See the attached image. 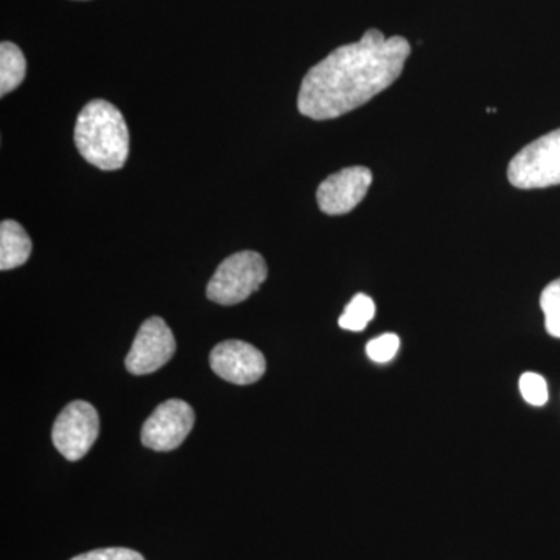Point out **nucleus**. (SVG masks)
Wrapping results in <instances>:
<instances>
[{
    "label": "nucleus",
    "instance_id": "f257e3e1",
    "mask_svg": "<svg viewBox=\"0 0 560 560\" xmlns=\"http://www.w3.org/2000/svg\"><path fill=\"white\" fill-rule=\"evenodd\" d=\"M411 47L401 36L368 31L313 66L302 80L298 109L313 120H330L360 108L399 79Z\"/></svg>",
    "mask_w": 560,
    "mask_h": 560
},
{
    "label": "nucleus",
    "instance_id": "f03ea898",
    "mask_svg": "<svg viewBox=\"0 0 560 560\" xmlns=\"http://www.w3.org/2000/svg\"><path fill=\"white\" fill-rule=\"evenodd\" d=\"M73 140L81 156L103 172L119 171L130 154L127 121L113 103L101 98L80 110Z\"/></svg>",
    "mask_w": 560,
    "mask_h": 560
},
{
    "label": "nucleus",
    "instance_id": "7ed1b4c3",
    "mask_svg": "<svg viewBox=\"0 0 560 560\" xmlns=\"http://www.w3.org/2000/svg\"><path fill=\"white\" fill-rule=\"evenodd\" d=\"M268 278L267 261L256 250L232 254L209 280L208 298L220 305L248 300Z\"/></svg>",
    "mask_w": 560,
    "mask_h": 560
},
{
    "label": "nucleus",
    "instance_id": "20e7f679",
    "mask_svg": "<svg viewBox=\"0 0 560 560\" xmlns=\"http://www.w3.org/2000/svg\"><path fill=\"white\" fill-rule=\"evenodd\" d=\"M508 178L523 190L560 186V128L518 151L510 162Z\"/></svg>",
    "mask_w": 560,
    "mask_h": 560
},
{
    "label": "nucleus",
    "instance_id": "39448f33",
    "mask_svg": "<svg viewBox=\"0 0 560 560\" xmlns=\"http://www.w3.org/2000/svg\"><path fill=\"white\" fill-rule=\"evenodd\" d=\"M101 431L98 412L91 404L75 400L58 416L51 430L55 447L68 460H79L91 451Z\"/></svg>",
    "mask_w": 560,
    "mask_h": 560
},
{
    "label": "nucleus",
    "instance_id": "423d86ee",
    "mask_svg": "<svg viewBox=\"0 0 560 560\" xmlns=\"http://www.w3.org/2000/svg\"><path fill=\"white\" fill-rule=\"evenodd\" d=\"M194 423V408L187 401L167 400L145 420L140 440L151 451L172 452L186 441Z\"/></svg>",
    "mask_w": 560,
    "mask_h": 560
},
{
    "label": "nucleus",
    "instance_id": "0eeeda50",
    "mask_svg": "<svg viewBox=\"0 0 560 560\" xmlns=\"http://www.w3.org/2000/svg\"><path fill=\"white\" fill-rule=\"evenodd\" d=\"M175 350L171 327L160 316H153L140 326L125 366L135 375L151 374L165 366L175 355Z\"/></svg>",
    "mask_w": 560,
    "mask_h": 560
},
{
    "label": "nucleus",
    "instance_id": "6e6552de",
    "mask_svg": "<svg viewBox=\"0 0 560 560\" xmlns=\"http://www.w3.org/2000/svg\"><path fill=\"white\" fill-rule=\"evenodd\" d=\"M209 360L212 371L234 385L256 383L267 371L264 353L241 340L220 342L210 352Z\"/></svg>",
    "mask_w": 560,
    "mask_h": 560
},
{
    "label": "nucleus",
    "instance_id": "1a4fd4ad",
    "mask_svg": "<svg viewBox=\"0 0 560 560\" xmlns=\"http://www.w3.org/2000/svg\"><path fill=\"white\" fill-rule=\"evenodd\" d=\"M371 184L370 168H342L320 183L316 191L319 209L327 215H345L363 201Z\"/></svg>",
    "mask_w": 560,
    "mask_h": 560
},
{
    "label": "nucleus",
    "instance_id": "9d476101",
    "mask_svg": "<svg viewBox=\"0 0 560 560\" xmlns=\"http://www.w3.org/2000/svg\"><path fill=\"white\" fill-rule=\"evenodd\" d=\"M32 254V241L18 221L5 220L0 224V270L22 267Z\"/></svg>",
    "mask_w": 560,
    "mask_h": 560
},
{
    "label": "nucleus",
    "instance_id": "9b49d317",
    "mask_svg": "<svg viewBox=\"0 0 560 560\" xmlns=\"http://www.w3.org/2000/svg\"><path fill=\"white\" fill-rule=\"evenodd\" d=\"M27 72V61L16 44L3 40L0 44V95L7 94L20 88Z\"/></svg>",
    "mask_w": 560,
    "mask_h": 560
},
{
    "label": "nucleus",
    "instance_id": "f8f14e48",
    "mask_svg": "<svg viewBox=\"0 0 560 560\" xmlns=\"http://www.w3.org/2000/svg\"><path fill=\"white\" fill-rule=\"evenodd\" d=\"M375 316V304L368 294H357L349 302L345 313H342L340 320L341 329L349 331H361L366 329L368 324L371 323Z\"/></svg>",
    "mask_w": 560,
    "mask_h": 560
},
{
    "label": "nucleus",
    "instance_id": "ddd939ff",
    "mask_svg": "<svg viewBox=\"0 0 560 560\" xmlns=\"http://www.w3.org/2000/svg\"><path fill=\"white\" fill-rule=\"evenodd\" d=\"M540 307L545 313V327L548 334L560 338V278L552 280L541 291Z\"/></svg>",
    "mask_w": 560,
    "mask_h": 560
},
{
    "label": "nucleus",
    "instance_id": "4468645a",
    "mask_svg": "<svg viewBox=\"0 0 560 560\" xmlns=\"http://www.w3.org/2000/svg\"><path fill=\"white\" fill-rule=\"evenodd\" d=\"M523 399L533 407H541L548 401V386L545 378L536 372H525L521 377Z\"/></svg>",
    "mask_w": 560,
    "mask_h": 560
},
{
    "label": "nucleus",
    "instance_id": "2eb2a0df",
    "mask_svg": "<svg viewBox=\"0 0 560 560\" xmlns=\"http://www.w3.org/2000/svg\"><path fill=\"white\" fill-rule=\"evenodd\" d=\"M400 348V340L396 334H385L368 342V357L375 363H388L397 355Z\"/></svg>",
    "mask_w": 560,
    "mask_h": 560
},
{
    "label": "nucleus",
    "instance_id": "dca6fc26",
    "mask_svg": "<svg viewBox=\"0 0 560 560\" xmlns=\"http://www.w3.org/2000/svg\"><path fill=\"white\" fill-rule=\"evenodd\" d=\"M70 560H145L138 551L130 550V548H102V550H94L84 552V555L77 556Z\"/></svg>",
    "mask_w": 560,
    "mask_h": 560
}]
</instances>
